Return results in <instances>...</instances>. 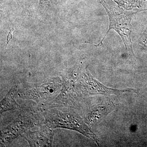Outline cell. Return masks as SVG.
<instances>
[{"instance_id":"cell-4","label":"cell","mask_w":147,"mask_h":147,"mask_svg":"<svg viewBox=\"0 0 147 147\" xmlns=\"http://www.w3.org/2000/svg\"><path fill=\"white\" fill-rule=\"evenodd\" d=\"M61 86L60 82L53 79L28 88L21 93V96L38 102L47 100L57 95Z\"/></svg>"},{"instance_id":"cell-1","label":"cell","mask_w":147,"mask_h":147,"mask_svg":"<svg viewBox=\"0 0 147 147\" xmlns=\"http://www.w3.org/2000/svg\"><path fill=\"white\" fill-rule=\"evenodd\" d=\"M108 13L110 20L109 29L98 46L102 45L103 40L110 30H115L120 35L123 40L126 51L130 55H134L131 39V21L132 15L137 12H126L119 8L111 0H100Z\"/></svg>"},{"instance_id":"cell-7","label":"cell","mask_w":147,"mask_h":147,"mask_svg":"<svg viewBox=\"0 0 147 147\" xmlns=\"http://www.w3.org/2000/svg\"><path fill=\"white\" fill-rule=\"evenodd\" d=\"M17 91V87H12L4 98L1 101L0 108L1 113L8 110L18 109L19 106L15 100V96Z\"/></svg>"},{"instance_id":"cell-8","label":"cell","mask_w":147,"mask_h":147,"mask_svg":"<svg viewBox=\"0 0 147 147\" xmlns=\"http://www.w3.org/2000/svg\"><path fill=\"white\" fill-rule=\"evenodd\" d=\"M13 29H11L9 32L8 36L7 38L6 43L7 45L8 44L9 42L11 40L12 38V32L13 31Z\"/></svg>"},{"instance_id":"cell-6","label":"cell","mask_w":147,"mask_h":147,"mask_svg":"<svg viewBox=\"0 0 147 147\" xmlns=\"http://www.w3.org/2000/svg\"><path fill=\"white\" fill-rule=\"evenodd\" d=\"M54 132L48 127H42L35 131L28 130L22 136L32 147H50L52 146Z\"/></svg>"},{"instance_id":"cell-5","label":"cell","mask_w":147,"mask_h":147,"mask_svg":"<svg viewBox=\"0 0 147 147\" xmlns=\"http://www.w3.org/2000/svg\"><path fill=\"white\" fill-rule=\"evenodd\" d=\"M80 84L84 92L90 95H119L125 92L138 94L134 89L118 90L108 88L94 79L88 71L84 73V80Z\"/></svg>"},{"instance_id":"cell-3","label":"cell","mask_w":147,"mask_h":147,"mask_svg":"<svg viewBox=\"0 0 147 147\" xmlns=\"http://www.w3.org/2000/svg\"><path fill=\"white\" fill-rule=\"evenodd\" d=\"M40 117L33 111H23L18 117L1 132V142L2 144H9L19 135L28 131L29 129L37 125Z\"/></svg>"},{"instance_id":"cell-2","label":"cell","mask_w":147,"mask_h":147,"mask_svg":"<svg viewBox=\"0 0 147 147\" xmlns=\"http://www.w3.org/2000/svg\"><path fill=\"white\" fill-rule=\"evenodd\" d=\"M48 127L51 128L62 127L78 131L88 137L98 144V139L87 126L80 116L75 113H64L56 109L47 110L44 114Z\"/></svg>"}]
</instances>
